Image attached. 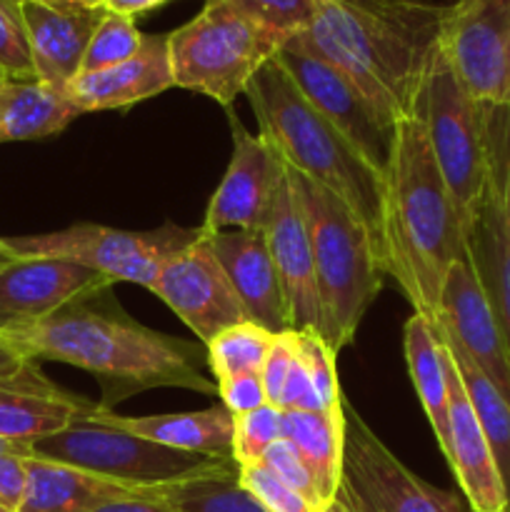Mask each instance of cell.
Returning <instances> with one entry per match:
<instances>
[{"instance_id": "cb8c5ba5", "label": "cell", "mask_w": 510, "mask_h": 512, "mask_svg": "<svg viewBox=\"0 0 510 512\" xmlns=\"http://www.w3.org/2000/svg\"><path fill=\"white\" fill-rule=\"evenodd\" d=\"M93 415L103 423L128 430L153 443L168 445V448L233 460V413L223 403L195 410V413L145 415V418L118 415L115 410L95 405Z\"/></svg>"}, {"instance_id": "7dc6e473", "label": "cell", "mask_w": 510, "mask_h": 512, "mask_svg": "<svg viewBox=\"0 0 510 512\" xmlns=\"http://www.w3.org/2000/svg\"><path fill=\"white\" fill-rule=\"evenodd\" d=\"M345 3L360 5V8L378 10V13H400V10H408L413 5H418L420 0H345Z\"/></svg>"}, {"instance_id": "7c38bea8", "label": "cell", "mask_w": 510, "mask_h": 512, "mask_svg": "<svg viewBox=\"0 0 510 512\" xmlns=\"http://www.w3.org/2000/svg\"><path fill=\"white\" fill-rule=\"evenodd\" d=\"M275 60L298 85L305 100L325 120H330L375 170L385 173L390 150H393L395 128H390L380 118L368 98L338 68L305 50L295 38H290L275 53Z\"/></svg>"}, {"instance_id": "74e56055", "label": "cell", "mask_w": 510, "mask_h": 512, "mask_svg": "<svg viewBox=\"0 0 510 512\" xmlns=\"http://www.w3.org/2000/svg\"><path fill=\"white\" fill-rule=\"evenodd\" d=\"M260 463H263L268 470H273V473L278 475L283 483H288L290 488L298 490V493L303 495L305 500H310L318 510L328 508V505L323 503V498H320L318 485H315V478L313 473H310V468L305 465V460L300 458L298 450H295L285 438L275 440V443L265 450Z\"/></svg>"}, {"instance_id": "f5cc1de1", "label": "cell", "mask_w": 510, "mask_h": 512, "mask_svg": "<svg viewBox=\"0 0 510 512\" xmlns=\"http://www.w3.org/2000/svg\"><path fill=\"white\" fill-rule=\"evenodd\" d=\"M505 512H510V505H508V510H505Z\"/></svg>"}, {"instance_id": "ba28073f", "label": "cell", "mask_w": 510, "mask_h": 512, "mask_svg": "<svg viewBox=\"0 0 510 512\" xmlns=\"http://www.w3.org/2000/svg\"><path fill=\"white\" fill-rule=\"evenodd\" d=\"M415 115L423 123L425 138L465 228L493 175L488 138L490 108L478 103L460 85L440 53V45L430 58Z\"/></svg>"}, {"instance_id": "ab89813d", "label": "cell", "mask_w": 510, "mask_h": 512, "mask_svg": "<svg viewBox=\"0 0 510 512\" xmlns=\"http://www.w3.org/2000/svg\"><path fill=\"white\" fill-rule=\"evenodd\" d=\"M295 358H298V338H295V330H285V333L275 335L268 358H265L263 373H260L263 375L265 395H268L270 405H278L280 408V395H283V385L288 380Z\"/></svg>"}, {"instance_id": "603a6c76", "label": "cell", "mask_w": 510, "mask_h": 512, "mask_svg": "<svg viewBox=\"0 0 510 512\" xmlns=\"http://www.w3.org/2000/svg\"><path fill=\"white\" fill-rule=\"evenodd\" d=\"M465 253L510 350V215L495 170L465 223Z\"/></svg>"}, {"instance_id": "484cf974", "label": "cell", "mask_w": 510, "mask_h": 512, "mask_svg": "<svg viewBox=\"0 0 510 512\" xmlns=\"http://www.w3.org/2000/svg\"><path fill=\"white\" fill-rule=\"evenodd\" d=\"M80 115L65 90L40 80H8L0 88V143L50 138Z\"/></svg>"}, {"instance_id": "f546056e", "label": "cell", "mask_w": 510, "mask_h": 512, "mask_svg": "<svg viewBox=\"0 0 510 512\" xmlns=\"http://www.w3.org/2000/svg\"><path fill=\"white\" fill-rule=\"evenodd\" d=\"M173 512H268L238 480V465L158 488Z\"/></svg>"}, {"instance_id": "b9f144b4", "label": "cell", "mask_w": 510, "mask_h": 512, "mask_svg": "<svg viewBox=\"0 0 510 512\" xmlns=\"http://www.w3.org/2000/svg\"><path fill=\"white\" fill-rule=\"evenodd\" d=\"M215 383H218L220 403L233 415H243L268 405V395H265L263 375L260 373L230 375V378H220Z\"/></svg>"}, {"instance_id": "8fae6325", "label": "cell", "mask_w": 510, "mask_h": 512, "mask_svg": "<svg viewBox=\"0 0 510 512\" xmlns=\"http://www.w3.org/2000/svg\"><path fill=\"white\" fill-rule=\"evenodd\" d=\"M438 45L455 78L478 103L510 105V0L445 5Z\"/></svg>"}, {"instance_id": "681fc988", "label": "cell", "mask_w": 510, "mask_h": 512, "mask_svg": "<svg viewBox=\"0 0 510 512\" xmlns=\"http://www.w3.org/2000/svg\"><path fill=\"white\" fill-rule=\"evenodd\" d=\"M323 512H348V510H345L343 505H340V503H335V500H333V503H330L328 508H325Z\"/></svg>"}, {"instance_id": "f35d334b", "label": "cell", "mask_w": 510, "mask_h": 512, "mask_svg": "<svg viewBox=\"0 0 510 512\" xmlns=\"http://www.w3.org/2000/svg\"><path fill=\"white\" fill-rule=\"evenodd\" d=\"M33 450L28 443L0 438V508L18 512L28 483V460Z\"/></svg>"}, {"instance_id": "f6af8a7d", "label": "cell", "mask_w": 510, "mask_h": 512, "mask_svg": "<svg viewBox=\"0 0 510 512\" xmlns=\"http://www.w3.org/2000/svg\"><path fill=\"white\" fill-rule=\"evenodd\" d=\"M33 360L25 358L3 333H0V378H13L20 370H25Z\"/></svg>"}, {"instance_id": "5bb4252c", "label": "cell", "mask_w": 510, "mask_h": 512, "mask_svg": "<svg viewBox=\"0 0 510 512\" xmlns=\"http://www.w3.org/2000/svg\"><path fill=\"white\" fill-rule=\"evenodd\" d=\"M230 133L233 158L205 210L200 225L205 235L220 230H263L285 175V163L273 145L260 133H250L235 115H230Z\"/></svg>"}, {"instance_id": "4dcf8cb0", "label": "cell", "mask_w": 510, "mask_h": 512, "mask_svg": "<svg viewBox=\"0 0 510 512\" xmlns=\"http://www.w3.org/2000/svg\"><path fill=\"white\" fill-rule=\"evenodd\" d=\"M273 340L275 335L270 330L243 320L205 345V365L215 380L240 373H263Z\"/></svg>"}, {"instance_id": "ac0fdd59", "label": "cell", "mask_w": 510, "mask_h": 512, "mask_svg": "<svg viewBox=\"0 0 510 512\" xmlns=\"http://www.w3.org/2000/svg\"><path fill=\"white\" fill-rule=\"evenodd\" d=\"M443 345V340H440ZM445 380H448V438L450 448L445 460L463 490L465 503L473 512H505L508 493L500 478L498 463L493 458L488 438H485L480 420L470 405L465 385L458 368L443 345Z\"/></svg>"}, {"instance_id": "7a4b0ae2", "label": "cell", "mask_w": 510, "mask_h": 512, "mask_svg": "<svg viewBox=\"0 0 510 512\" xmlns=\"http://www.w3.org/2000/svg\"><path fill=\"white\" fill-rule=\"evenodd\" d=\"M465 258L460 210L440 175L418 115L395 125L383 173V263L413 313L435 323L448 270Z\"/></svg>"}, {"instance_id": "d6a6232c", "label": "cell", "mask_w": 510, "mask_h": 512, "mask_svg": "<svg viewBox=\"0 0 510 512\" xmlns=\"http://www.w3.org/2000/svg\"><path fill=\"white\" fill-rule=\"evenodd\" d=\"M283 438V410L278 405H263L250 413L233 415V463H260L265 450Z\"/></svg>"}, {"instance_id": "5b68a950", "label": "cell", "mask_w": 510, "mask_h": 512, "mask_svg": "<svg viewBox=\"0 0 510 512\" xmlns=\"http://www.w3.org/2000/svg\"><path fill=\"white\" fill-rule=\"evenodd\" d=\"M288 173L303 208L313 250L320 335L340 353L355 340L388 273L363 220L323 185L293 168H288Z\"/></svg>"}, {"instance_id": "9a60e30c", "label": "cell", "mask_w": 510, "mask_h": 512, "mask_svg": "<svg viewBox=\"0 0 510 512\" xmlns=\"http://www.w3.org/2000/svg\"><path fill=\"white\" fill-rule=\"evenodd\" d=\"M110 285L108 278L70 260L15 255L0 268V333L38 323Z\"/></svg>"}, {"instance_id": "8992f818", "label": "cell", "mask_w": 510, "mask_h": 512, "mask_svg": "<svg viewBox=\"0 0 510 512\" xmlns=\"http://www.w3.org/2000/svg\"><path fill=\"white\" fill-rule=\"evenodd\" d=\"M288 40L228 5L205 3L193 20L168 33L175 88L230 108Z\"/></svg>"}, {"instance_id": "e0dca14e", "label": "cell", "mask_w": 510, "mask_h": 512, "mask_svg": "<svg viewBox=\"0 0 510 512\" xmlns=\"http://www.w3.org/2000/svg\"><path fill=\"white\" fill-rule=\"evenodd\" d=\"M280 290H283L285 310H288L290 330H318L320 333V300L315 285L313 250H310L308 225L303 208L290 183L288 165H285L283 183H280L275 205L263 228Z\"/></svg>"}, {"instance_id": "d590c367", "label": "cell", "mask_w": 510, "mask_h": 512, "mask_svg": "<svg viewBox=\"0 0 510 512\" xmlns=\"http://www.w3.org/2000/svg\"><path fill=\"white\" fill-rule=\"evenodd\" d=\"M0 75L5 80H35L20 0H0Z\"/></svg>"}, {"instance_id": "d4e9b609", "label": "cell", "mask_w": 510, "mask_h": 512, "mask_svg": "<svg viewBox=\"0 0 510 512\" xmlns=\"http://www.w3.org/2000/svg\"><path fill=\"white\" fill-rule=\"evenodd\" d=\"M138 493L145 490L110 483L85 470L33 455L28 460V483L18 512H93L110 500Z\"/></svg>"}, {"instance_id": "44dd1931", "label": "cell", "mask_w": 510, "mask_h": 512, "mask_svg": "<svg viewBox=\"0 0 510 512\" xmlns=\"http://www.w3.org/2000/svg\"><path fill=\"white\" fill-rule=\"evenodd\" d=\"M173 85L168 35H143V45L133 58L113 68L78 73L65 88V95L85 115L125 110L165 93Z\"/></svg>"}, {"instance_id": "c3c4849f", "label": "cell", "mask_w": 510, "mask_h": 512, "mask_svg": "<svg viewBox=\"0 0 510 512\" xmlns=\"http://www.w3.org/2000/svg\"><path fill=\"white\" fill-rule=\"evenodd\" d=\"M43 3H78V5H103V0H43Z\"/></svg>"}, {"instance_id": "d6986e66", "label": "cell", "mask_w": 510, "mask_h": 512, "mask_svg": "<svg viewBox=\"0 0 510 512\" xmlns=\"http://www.w3.org/2000/svg\"><path fill=\"white\" fill-rule=\"evenodd\" d=\"M33 55L35 80L65 90L83 68L90 38L103 20V5L20 0Z\"/></svg>"}, {"instance_id": "836d02e7", "label": "cell", "mask_w": 510, "mask_h": 512, "mask_svg": "<svg viewBox=\"0 0 510 512\" xmlns=\"http://www.w3.org/2000/svg\"><path fill=\"white\" fill-rule=\"evenodd\" d=\"M298 338V358L303 368L308 370L310 383L318 393L325 410L343 408V393L338 383V363H335V350L325 343L318 330H295Z\"/></svg>"}, {"instance_id": "bcb514c9", "label": "cell", "mask_w": 510, "mask_h": 512, "mask_svg": "<svg viewBox=\"0 0 510 512\" xmlns=\"http://www.w3.org/2000/svg\"><path fill=\"white\" fill-rule=\"evenodd\" d=\"M168 3V0H103V8L110 10V13H120V15H135L148 13V10L158 8V5Z\"/></svg>"}, {"instance_id": "4fadbf2b", "label": "cell", "mask_w": 510, "mask_h": 512, "mask_svg": "<svg viewBox=\"0 0 510 512\" xmlns=\"http://www.w3.org/2000/svg\"><path fill=\"white\" fill-rule=\"evenodd\" d=\"M148 290L163 300L203 345L248 320L203 230L188 248L165 260Z\"/></svg>"}, {"instance_id": "7bdbcfd3", "label": "cell", "mask_w": 510, "mask_h": 512, "mask_svg": "<svg viewBox=\"0 0 510 512\" xmlns=\"http://www.w3.org/2000/svg\"><path fill=\"white\" fill-rule=\"evenodd\" d=\"M280 410H325L318 393H315L313 383H310L308 370L300 363V358H295L293 368H290L288 373V380H285L283 385Z\"/></svg>"}, {"instance_id": "e575fe53", "label": "cell", "mask_w": 510, "mask_h": 512, "mask_svg": "<svg viewBox=\"0 0 510 512\" xmlns=\"http://www.w3.org/2000/svg\"><path fill=\"white\" fill-rule=\"evenodd\" d=\"M238 10L245 18L278 30L285 38L303 33L315 18V0H205Z\"/></svg>"}, {"instance_id": "52a82bcc", "label": "cell", "mask_w": 510, "mask_h": 512, "mask_svg": "<svg viewBox=\"0 0 510 512\" xmlns=\"http://www.w3.org/2000/svg\"><path fill=\"white\" fill-rule=\"evenodd\" d=\"M93 410L95 403L65 430L30 443L35 458L70 465L110 483L140 490L165 488L235 465L233 460L175 450L140 438L128 430L103 423L95 418Z\"/></svg>"}, {"instance_id": "60d3db41", "label": "cell", "mask_w": 510, "mask_h": 512, "mask_svg": "<svg viewBox=\"0 0 510 512\" xmlns=\"http://www.w3.org/2000/svg\"><path fill=\"white\" fill-rule=\"evenodd\" d=\"M488 138L495 178H498L505 210L510 215V105H505V108H490Z\"/></svg>"}, {"instance_id": "816d5d0a", "label": "cell", "mask_w": 510, "mask_h": 512, "mask_svg": "<svg viewBox=\"0 0 510 512\" xmlns=\"http://www.w3.org/2000/svg\"><path fill=\"white\" fill-rule=\"evenodd\" d=\"M0 512H10V510H5V508H0Z\"/></svg>"}, {"instance_id": "277c9868", "label": "cell", "mask_w": 510, "mask_h": 512, "mask_svg": "<svg viewBox=\"0 0 510 512\" xmlns=\"http://www.w3.org/2000/svg\"><path fill=\"white\" fill-rule=\"evenodd\" d=\"M245 95L258 118L260 135L280 160L338 195L363 220L383 258V173L305 100L275 58L255 73Z\"/></svg>"}, {"instance_id": "83f0119b", "label": "cell", "mask_w": 510, "mask_h": 512, "mask_svg": "<svg viewBox=\"0 0 510 512\" xmlns=\"http://www.w3.org/2000/svg\"><path fill=\"white\" fill-rule=\"evenodd\" d=\"M403 350L420 405L428 415L440 450L443 455H448V380H445L443 345H440L433 320L418 313L410 315L403 328Z\"/></svg>"}, {"instance_id": "9c48e42d", "label": "cell", "mask_w": 510, "mask_h": 512, "mask_svg": "<svg viewBox=\"0 0 510 512\" xmlns=\"http://www.w3.org/2000/svg\"><path fill=\"white\" fill-rule=\"evenodd\" d=\"M200 238V228L165 223L155 230H120L78 223L65 230L28 238H8L15 255L60 258L90 268L110 283L150 288L165 260Z\"/></svg>"}, {"instance_id": "6da1fadb", "label": "cell", "mask_w": 510, "mask_h": 512, "mask_svg": "<svg viewBox=\"0 0 510 512\" xmlns=\"http://www.w3.org/2000/svg\"><path fill=\"white\" fill-rule=\"evenodd\" d=\"M93 298L65 305L38 323L5 330L3 335L33 363L55 360L93 373L103 385L105 400L100 405L108 410L140 390L218 393V383L205 378V358H200L195 343L155 333L125 315L103 313L90 305Z\"/></svg>"}, {"instance_id": "30bf717a", "label": "cell", "mask_w": 510, "mask_h": 512, "mask_svg": "<svg viewBox=\"0 0 510 512\" xmlns=\"http://www.w3.org/2000/svg\"><path fill=\"white\" fill-rule=\"evenodd\" d=\"M343 468L335 503L348 512H473L460 495L405 468L343 398Z\"/></svg>"}, {"instance_id": "1f68e13d", "label": "cell", "mask_w": 510, "mask_h": 512, "mask_svg": "<svg viewBox=\"0 0 510 512\" xmlns=\"http://www.w3.org/2000/svg\"><path fill=\"white\" fill-rule=\"evenodd\" d=\"M143 35L145 33H140L138 25H135V18L105 10L98 30L93 33L88 50H85L80 73H93V70H105L125 63L140 50Z\"/></svg>"}, {"instance_id": "ffe728a7", "label": "cell", "mask_w": 510, "mask_h": 512, "mask_svg": "<svg viewBox=\"0 0 510 512\" xmlns=\"http://www.w3.org/2000/svg\"><path fill=\"white\" fill-rule=\"evenodd\" d=\"M208 243L243 305L245 318L273 335L290 330L283 290L263 230H220L208 235Z\"/></svg>"}, {"instance_id": "8d00e7d4", "label": "cell", "mask_w": 510, "mask_h": 512, "mask_svg": "<svg viewBox=\"0 0 510 512\" xmlns=\"http://www.w3.org/2000/svg\"><path fill=\"white\" fill-rule=\"evenodd\" d=\"M238 480L268 512H323L305 500L298 490L278 478L263 463L238 465Z\"/></svg>"}, {"instance_id": "2e32d148", "label": "cell", "mask_w": 510, "mask_h": 512, "mask_svg": "<svg viewBox=\"0 0 510 512\" xmlns=\"http://www.w3.org/2000/svg\"><path fill=\"white\" fill-rule=\"evenodd\" d=\"M435 325L470 355L485 378L510 403V350L490 310L488 298L475 278L468 253L445 275Z\"/></svg>"}, {"instance_id": "f1b7e54d", "label": "cell", "mask_w": 510, "mask_h": 512, "mask_svg": "<svg viewBox=\"0 0 510 512\" xmlns=\"http://www.w3.org/2000/svg\"><path fill=\"white\" fill-rule=\"evenodd\" d=\"M435 330H438V338L443 340L455 368H458L470 405H473L475 415L480 420V428H483L490 450H493V458L498 463L500 478H503L510 503V403L500 395V390L485 378L483 370L470 360V355L448 333H443L438 325H435Z\"/></svg>"}, {"instance_id": "3957f363", "label": "cell", "mask_w": 510, "mask_h": 512, "mask_svg": "<svg viewBox=\"0 0 510 512\" xmlns=\"http://www.w3.org/2000/svg\"><path fill=\"white\" fill-rule=\"evenodd\" d=\"M443 13L445 5L425 0L400 13H378L345 0H315L313 23L293 38L338 68L395 128L415 115Z\"/></svg>"}, {"instance_id": "7402d4cb", "label": "cell", "mask_w": 510, "mask_h": 512, "mask_svg": "<svg viewBox=\"0 0 510 512\" xmlns=\"http://www.w3.org/2000/svg\"><path fill=\"white\" fill-rule=\"evenodd\" d=\"M90 408V400L45 380L35 363L13 378H0V438L5 440L30 445L65 430Z\"/></svg>"}, {"instance_id": "f907efd6", "label": "cell", "mask_w": 510, "mask_h": 512, "mask_svg": "<svg viewBox=\"0 0 510 512\" xmlns=\"http://www.w3.org/2000/svg\"><path fill=\"white\" fill-rule=\"evenodd\" d=\"M5 83H8V80H5V78H3V75H0V88H3V85H5Z\"/></svg>"}, {"instance_id": "4316f807", "label": "cell", "mask_w": 510, "mask_h": 512, "mask_svg": "<svg viewBox=\"0 0 510 512\" xmlns=\"http://www.w3.org/2000/svg\"><path fill=\"white\" fill-rule=\"evenodd\" d=\"M345 415L340 410H283V438L313 473L325 505L335 500L343 468Z\"/></svg>"}, {"instance_id": "ee69618b", "label": "cell", "mask_w": 510, "mask_h": 512, "mask_svg": "<svg viewBox=\"0 0 510 512\" xmlns=\"http://www.w3.org/2000/svg\"><path fill=\"white\" fill-rule=\"evenodd\" d=\"M93 512H173L170 505L158 495V488H150L145 493L128 495V498L110 500V503L100 505Z\"/></svg>"}]
</instances>
